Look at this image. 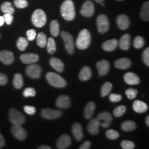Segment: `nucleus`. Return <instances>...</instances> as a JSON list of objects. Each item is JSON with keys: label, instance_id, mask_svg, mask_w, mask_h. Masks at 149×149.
<instances>
[{"label": "nucleus", "instance_id": "1", "mask_svg": "<svg viewBox=\"0 0 149 149\" xmlns=\"http://www.w3.org/2000/svg\"><path fill=\"white\" fill-rule=\"evenodd\" d=\"M60 11L65 20L71 21L74 19L76 15L74 5L71 0H65L61 5Z\"/></svg>", "mask_w": 149, "mask_h": 149}, {"label": "nucleus", "instance_id": "2", "mask_svg": "<svg viewBox=\"0 0 149 149\" xmlns=\"http://www.w3.org/2000/svg\"><path fill=\"white\" fill-rule=\"evenodd\" d=\"M91 42V36L87 29H83L80 32L76 40V46L80 50H85L89 47Z\"/></svg>", "mask_w": 149, "mask_h": 149}, {"label": "nucleus", "instance_id": "3", "mask_svg": "<svg viewBox=\"0 0 149 149\" xmlns=\"http://www.w3.org/2000/svg\"><path fill=\"white\" fill-rule=\"evenodd\" d=\"M46 78L50 85L56 88H64L67 85L64 78L55 72H49L46 74Z\"/></svg>", "mask_w": 149, "mask_h": 149}, {"label": "nucleus", "instance_id": "4", "mask_svg": "<svg viewBox=\"0 0 149 149\" xmlns=\"http://www.w3.org/2000/svg\"><path fill=\"white\" fill-rule=\"evenodd\" d=\"M32 21L34 26L37 28L44 26L47 22V16L44 11L41 9L36 10L32 14Z\"/></svg>", "mask_w": 149, "mask_h": 149}, {"label": "nucleus", "instance_id": "5", "mask_svg": "<svg viewBox=\"0 0 149 149\" xmlns=\"http://www.w3.org/2000/svg\"><path fill=\"white\" fill-rule=\"evenodd\" d=\"M9 119L13 125H22L26 121L24 116L21 112L15 108H11L9 111Z\"/></svg>", "mask_w": 149, "mask_h": 149}, {"label": "nucleus", "instance_id": "6", "mask_svg": "<svg viewBox=\"0 0 149 149\" xmlns=\"http://www.w3.org/2000/svg\"><path fill=\"white\" fill-rule=\"evenodd\" d=\"M61 36L65 43V46L68 53L72 55L74 53V45L72 36L68 32L63 31L61 33Z\"/></svg>", "mask_w": 149, "mask_h": 149}, {"label": "nucleus", "instance_id": "7", "mask_svg": "<svg viewBox=\"0 0 149 149\" xmlns=\"http://www.w3.org/2000/svg\"><path fill=\"white\" fill-rule=\"evenodd\" d=\"M97 26L98 31L101 34L105 33L109 30V22L104 15H100L97 18Z\"/></svg>", "mask_w": 149, "mask_h": 149}, {"label": "nucleus", "instance_id": "8", "mask_svg": "<svg viewBox=\"0 0 149 149\" xmlns=\"http://www.w3.org/2000/svg\"><path fill=\"white\" fill-rule=\"evenodd\" d=\"M63 112L60 110L45 108L42 110L41 115L42 117L48 120H53L61 117Z\"/></svg>", "mask_w": 149, "mask_h": 149}, {"label": "nucleus", "instance_id": "9", "mask_svg": "<svg viewBox=\"0 0 149 149\" xmlns=\"http://www.w3.org/2000/svg\"><path fill=\"white\" fill-rule=\"evenodd\" d=\"M27 75L32 79H39L42 74L41 67L36 64L29 65L26 70Z\"/></svg>", "mask_w": 149, "mask_h": 149}, {"label": "nucleus", "instance_id": "10", "mask_svg": "<svg viewBox=\"0 0 149 149\" xmlns=\"http://www.w3.org/2000/svg\"><path fill=\"white\" fill-rule=\"evenodd\" d=\"M95 13V6L93 3L90 1L87 0L83 4L81 10V13L86 17H91Z\"/></svg>", "mask_w": 149, "mask_h": 149}, {"label": "nucleus", "instance_id": "11", "mask_svg": "<svg viewBox=\"0 0 149 149\" xmlns=\"http://www.w3.org/2000/svg\"><path fill=\"white\" fill-rule=\"evenodd\" d=\"M11 132L13 135L19 140L23 141L27 138V131L21 125H13L11 128Z\"/></svg>", "mask_w": 149, "mask_h": 149}, {"label": "nucleus", "instance_id": "12", "mask_svg": "<svg viewBox=\"0 0 149 149\" xmlns=\"http://www.w3.org/2000/svg\"><path fill=\"white\" fill-rule=\"evenodd\" d=\"M97 118L101 123V125L103 128H108L112 123V116L110 113L108 112H103L98 114Z\"/></svg>", "mask_w": 149, "mask_h": 149}, {"label": "nucleus", "instance_id": "13", "mask_svg": "<svg viewBox=\"0 0 149 149\" xmlns=\"http://www.w3.org/2000/svg\"><path fill=\"white\" fill-rule=\"evenodd\" d=\"M0 61L5 65H11L15 61V56L13 53L8 50L0 52Z\"/></svg>", "mask_w": 149, "mask_h": 149}, {"label": "nucleus", "instance_id": "14", "mask_svg": "<svg viewBox=\"0 0 149 149\" xmlns=\"http://www.w3.org/2000/svg\"><path fill=\"white\" fill-rule=\"evenodd\" d=\"M71 143V137L68 134H64L58 139L56 143V146L59 149H66L69 147Z\"/></svg>", "mask_w": 149, "mask_h": 149}, {"label": "nucleus", "instance_id": "15", "mask_svg": "<svg viewBox=\"0 0 149 149\" xmlns=\"http://www.w3.org/2000/svg\"><path fill=\"white\" fill-rule=\"evenodd\" d=\"M20 59L24 64H31L37 62L39 58L36 54L28 53L22 54L20 56Z\"/></svg>", "mask_w": 149, "mask_h": 149}, {"label": "nucleus", "instance_id": "16", "mask_svg": "<svg viewBox=\"0 0 149 149\" xmlns=\"http://www.w3.org/2000/svg\"><path fill=\"white\" fill-rule=\"evenodd\" d=\"M96 66L100 76H103L106 75L108 73L110 68V65L107 60H101L97 63Z\"/></svg>", "mask_w": 149, "mask_h": 149}, {"label": "nucleus", "instance_id": "17", "mask_svg": "<svg viewBox=\"0 0 149 149\" xmlns=\"http://www.w3.org/2000/svg\"><path fill=\"white\" fill-rule=\"evenodd\" d=\"M71 102L69 96L61 95L57 98L56 101V106L60 108H69L71 106Z\"/></svg>", "mask_w": 149, "mask_h": 149}, {"label": "nucleus", "instance_id": "18", "mask_svg": "<svg viewBox=\"0 0 149 149\" xmlns=\"http://www.w3.org/2000/svg\"><path fill=\"white\" fill-rule=\"evenodd\" d=\"M101 125L100 121L97 118L91 120L87 126V130L90 134L92 135H97L99 133L100 126Z\"/></svg>", "mask_w": 149, "mask_h": 149}, {"label": "nucleus", "instance_id": "19", "mask_svg": "<svg viewBox=\"0 0 149 149\" xmlns=\"http://www.w3.org/2000/svg\"><path fill=\"white\" fill-rule=\"evenodd\" d=\"M124 80L127 84L130 85H138L140 82V80L138 76L131 72H129L124 74Z\"/></svg>", "mask_w": 149, "mask_h": 149}, {"label": "nucleus", "instance_id": "20", "mask_svg": "<svg viewBox=\"0 0 149 149\" xmlns=\"http://www.w3.org/2000/svg\"><path fill=\"white\" fill-rule=\"evenodd\" d=\"M117 24L118 27L122 30L128 29L130 26V21L128 16L125 15H120L118 16Z\"/></svg>", "mask_w": 149, "mask_h": 149}, {"label": "nucleus", "instance_id": "21", "mask_svg": "<svg viewBox=\"0 0 149 149\" xmlns=\"http://www.w3.org/2000/svg\"><path fill=\"white\" fill-rule=\"evenodd\" d=\"M72 132L74 136V138L77 141H81L84 138V134L82 132V128L81 125L78 123H75L72 127Z\"/></svg>", "mask_w": 149, "mask_h": 149}, {"label": "nucleus", "instance_id": "22", "mask_svg": "<svg viewBox=\"0 0 149 149\" xmlns=\"http://www.w3.org/2000/svg\"><path fill=\"white\" fill-rule=\"evenodd\" d=\"M115 66L119 69H128L132 65L130 60L128 58H121L117 60L114 63Z\"/></svg>", "mask_w": 149, "mask_h": 149}, {"label": "nucleus", "instance_id": "23", "mask_svg": "<svg viewBox=\"0 0 149 149\" xmlns=\"http://www.w3.org/2000/svg\"><path fill=\"white\" fill-rule=\"evenodd\" d=\"M51 66L59 72H62L64 70V64L61 60L56 58H52L49 61Z\"/></svg>", "mask_w": 149, "mask_h": 149}, {"label": "nucleus", "instance_id": "24", "mask_svg": "<svg viewBox=\"0 0 149 149\" xmlns=\"http://www.w3.org/2000/svg\"><path fill=\"white\" fill-rule=\"evenodd\" d=\"M133 108L134 111L138 113H145L148 109V105L144 102L140 100H136L134 102Z\"/></svg>", "mask_w": 149, "mask_h": 149}, {"label": "nucleus", "instance_id": "25", "mask_svg": "<svg viewBox=\"0 0 149 149\" xmlns=\"http://www.w3.org/2000/svg\"><path fill=\"white\" fill-rule=\"evenodd\" d=\"M118 42L116 39L108 40L102 44V48L106 52H112L117 47Z\"/></svg>", "mask_w": 149, "mask_h": 149}, {"label": "nucleus", "instance_id": "26", "mask_svg": "<svg viewBox=\"0 0 149 149\" xmlns=\"http://www.w3.org/2000/svg\"><path fill=\"white\" fill-rule=\"evenodd\" d=\"M96 109V104L93 102H88L84 110V117L86 119H90L93 115Z\"/></svg>", "mask_w": 149, "mask_h": 149}, {"label": "nucleus", "instance_id": "27", "mask_svg": "<svg viewBox=\"0 0 149 149\" xmlns=\"http://www.w3.org/2000/svg\"><path fill=\"white\" fill-rule=\"evenodd\" d=\"M119 47L123 50H128L130 45V36L129 34L123 35L119 40Z\"/></svg>", "mask_w": 149, "mask_h": 149}, {"label": "nucleus", "instance_id": "28", "mask_svg": "<svg viewBox=\"0 0 149 149\" xmlns=\"http://www.w3.org/2000/svg\"><path fill=\"white\" fill-rule=\"evenodd\" d=\"M79 79L81 81H86L90 80L92 76V70L88 66H84L79 73Z\"/></svg>", "mask_w": 149, "mask_h": 149}, {"label": "nucleus", "instance_id": "29", "mask_svg": "<svg viewBox=\"0 0 149 149\" xmlns=\"http://www.w3.org/2000/svg\"><path fill=\"white\" fill-rule=\"evenodd\" d=\"M141 18L145 21H149V2H145L142 6L140 12Z\"/></svg>", "mask_w": 149, "mask_h": 149}, {"label": "nucleus", "instance_id": "30", "mask_svg": "<svg viewBox=\"0 0 149 149\" xmlns=\"http://www.w3.org/2000/svg\"><path fill=\"white\" fill-rule=\"evenodd\" d=\"M121 128L125 132H130L134 130L136 128V125L132 120H126L122 124Z\"/></svg>", "mask_w": 149, "mask_h": 149}, {"label": "nucleus", "instance_id": "31", "mask_svg": "<svg viewBox=\"0 0 149 149\" xmlns=\"http://www.w3.org/2000/svg\"><path fill=\"white\" fill-rule=\"evenodd\" d=\"M13 84L16 89H20L23 86L24 82L21 74L17 73L15 74Z\"/></svg>", "mask_w": 149, "mask_h": 149}, {"label": "nucleus", "instance_id": "32", "mask_svg": "<svg viewBox=\"0 0 149 149\" xmlns=\"http://www.w3.org/2000/svg\"><path fill=\"white\" fill-rule=\"evenodd\" d=\"M50 33L53 36L55 37L58 36L60 32V26L59 22L57 20H53L51 22L50 25Z\"/></svg>", "mask_w": 149, "mask_h": 149}, {"label": "nucleus", "instance_id": "33", "mask_svg": "<svg viewBox=\"0 0 149 149\" xmlns=\"http://www.w3.org/2000/svg\"><path fill=\"white\" fill-rule=\"evenodd\" d=\"M47 36L42 32H40L38 34L37 37V44L40 48H44L47 45Z\"/></svg>", "mask_w": 149, "mask_h": 149}, {"label": "nucleus", "instance_id": "34", "mask_svg": "<svg viewBox=\"0 0 149 149\" xmlns=\"http://www.w3.org/2000/svg\"><path fill=\"white\" fill-rule=\"evenodd\" d=\"M47 51L50 54L53 55L56 52V43L53 38L50 37L48 39L47 42Z\"/></svg>", "mask_w": 149, "mask_h": 149}, {"label": "nucleus", "instance_id": "35", "mask_svg": "<svg viewBox=\"0 0 149 149\" xmlns=\"http://www.w3.org/2000/svg\"><path fill=\"white\" fill-rule=\"evenodd\" d=\"M1 11L4 13H11L13 14L15 13V10L13 7V6L12 5L11 2H5L4 3H2V5H1Z\"/></svg>", "mask_w": 149, "mask_h": 149}, {"label": "nucleus", "instance_id": "36", "mask_svg": "<svg viewBox=\"0 0 149 149\" xmlns=\"http://www.w3.org/2000/svg\"><path fill=\"white\" fill-rule=\"evenodd\" d=\"M28 45V41L25 38L19 37L17 42V47L21 51L26 50Z\"/></svg>", "mask_w": 149, "mask_h": 149}, {"label": "nucleus", "instance_id": "37", "mask_svg": "<svg viewBox=\"0 0 149 149\" xmlns=\"http://www.w3.org/2000/svg\"><path fill=\"white\" fill-rule=\"evenodd\" d=\"M112 84L109 82H107L102 86L101 88V97L107 96L112 90Z\"/></svg>", "mask_w": 149, "mask_h": 149}, {"label": "nucleus", "instance_id": "38", "mask_svg": "<svg viewBox=\"0 0 149 149\" xmlns=\"http://www.w3.org/2000/svg\"><path fill=\"white\" fill-rule=\"evenodd\" d=\"M145 44L144 39L140 36H137L134 40V47L136 49H141L144 47Z\"/></svg>", "mask_w": 149, "mask_h": 149}, {"label": "nucleus", "instance_id": "39", "mask_svg": "<svg viewBox=\"0 0 149 149\" xmlns=\"http://www.w3.org/2000/svg\"><path fill=\"white\" fill-rule=\"evenodd\" d=\"M126 111V107L124 106H119L116 107L114 111L113 114L116 117H120L122 116Z\"/></svg>", "mask_w": 149, "mask_h": 149}, {"label": "nucleus", "instance_id": "40", "mask_svg": "<svg viewBox=\"0 0 149 149\" xmlns=\"http://www.w3.org/2000/svg\"><path fill=\"white\" fill-rule=\"evenodd\" d=\"M107 138L111 140H116L119 138V134L116 130L109 129L108 130L106 133Z\"/></svg>", "mask_w": 149, "mask_h": 149}, {"label": "nucleus", "instance_id": "41", "mask_svg": "<svg viewBox=\"0 0 149 149\" xmlns=\"http://www.w3.org/2000/svg\"><path fill=\"white\" fill-rule=\"evenodd\" d=\"M125 94L129 99L134 100L136 98L138 94V91L134 88H128L125 91Z\"/></svg>", "mask_w": 149, "mask_h": 149}, {"label": "nucleus", "instance_id": "42", "mask_svg": "<svg viewBox=\"0 0 149 149\" xmlns=\"http://www.w3.org/2000/svg\"><path fill=\"white\" fill-rule=\"evenodd\" d=\"M14 5L18 8H24L28 6L27 0H14Z\"/></svg>", "mask_w": 149, "mask_h": 149}, {"label": "nucleus", "instance_id": "43", "mask_svg": "<svg viewBox=\"0 0 149 149\" xmlns=\"http://www.w3.org/2000/svg\"><path fill=\"white\" fill-rule=\"evenodd\" d=\"M123 149H133L135 148V144L133 141L129 140H123L121 143Z\"/></svg>", "mask_w": 149, "mask_h": 149}, {"label": "nucleus", "instance_id": "44", "mask_svg": "<svg viewBox=\"0 0 149 149\" xmlns=\"http://www.w3.org/2000/svg\"><path fill=\"white\" fill-rule=\"evenodd\" d=\"M23 95L25 97H34L36 95V92L34 88L32 87H28L24 89L23 92Z\"/></svg>", "mask_w": 149, "mask_h": 149}, {"label": "nucleus", "instance_id": "45", "mask_svg": "<svg viewBox=\"0 0 149 149\" xmlns=\"http://www.w3.org/2000/svg\"><path fill=\"white\" fill-rule=\"evenodd\" d=\"M109 99L110 101L112 102L113 103H117L122 100V97L120 95H119V94L112 93L109 97Z\"/></svg>", "mask_w": 149, "mask_h": 149}, {"label": "nucleus", "instance_id": "46", "mask_svg": "<svg viewBox=\"0 0 149 149\" xmlns=\"http://www.w3.org/2000/svg\"><path fill=\"white\" fill-rule=\"evenodd\" d=\"M26 34H27V39L29 41L34 40L36 37V35H37L36 31L34 29H29L27 31Z\"/></svg>", "mask_w": 149, "mask_h": 149}, {"label": "nucleus", "instance_id": "47", "mask_svg": "<svg viewBox=\"0 0 149 149\" xmlns=\"http://www.w3.org/2000/svg\"><path fill=\"white\" fill-rule=\"evenodd\" d=\"M143 59L145 64L149 66V48H146L143 53Z\"/></svg>", "mask_w": 149, "mask_h": 149}, {"label": "nucleus", "instance_id": "48", "mask_svg": "<svg viewBox=\"0 0 149 149\" xmlns=\"http://www.w3.org/2000/svg\"><path fill=\"white\" fill-rule=\"evenodd\" d=\"M3 17L5 19V22L7 25H10L12 24V22L13 21V16L11 13H4Z\"/></svg>", "mask_w": 149, "mask_h": 149}, {"label": "nucleus", "instance_id": "49", "mask_svg": "<svg viewBox=\"0 0 149 149\" xmlns=\"http://www.w3.org/2000/svg\"><path fill=\"white\" fill-rule=\"evenodd\" d=\"M24 111L29 115H34L36 112V109L34 107L26 106L24 107Z\"/></svg>", "mask_w": 149, "mask_h": 149}, {"label": "nucleus", "instance_id": "50", "mask_svg": "<svg viewBox=\"0 0 149 149\" xmlns=\"http://www.w3.org/2000/svg\"><path fill=\"white\" fill-rule=\"evenodd\" d=\"M8 77L5 74L0 72V85H5L8 82Z\"/></svg>", "mask_w": 149, "mask_h": 149}, {"label": "nucleus", "instance_id": "51", "mask_svg": "<svg viewBox=\"0 0 149 149\" xmlns=\"http://www.w3.org/2000/svg\"><path fill=\"white\" fill-rule=\"evenodd\" d=\"M91 144L90 141H86L83 144H82L80 147L79 149H89L91 148Z\"/></svg>", "mask_w": 149, "mask_h": 149}, {"label": "nucleus", "instance_id": "52", "mask_svg": "<svg viewBox=\"0 0 149 149\" xmlns=\"http://www.w3.org/2000/svg\"><path fill=\"white\" fill-rule=\"evenodd\" d=\"M5 145V140L0 132V148H2Z\"/></svg>", "mask_w": 149, "mask_h": 149}, {"label": "nucleus", "instance_id": "53", "mask_svg": "<svg viewBox=\"0 0 149 149\" xmlns=\"http://www.w3.org/2000/svg\"><path fill=\"white\" fill-rule=\"evenodd\" d=\"M5 23V19L3 16H0V27L2 26Z\"/></svg>", "mask_w": 149, "mask_h": 149}, {"label": "nucleus", "instance_id": "54", "mask_svg": "<svg viewBox=\"0 0 149 149\" xmlns=\"http://www.w3.org/2000/svg\"><path fill=\"white\" fill-rule=\"evenodd\" d=\"M38 149H51L52 148L50 146H48L47 145H42L40 146L38 148Z\"/></svg>", "mask_w": 149, "mask_h": 149}, {"label": "nucleus", "instance_id": "55", "mask_svg": "<svg viewBox=\"0 0 149 149\" xmlns=\"http://www.w3.org/2000/svg\"><path fill=\"white\" fill-rule=\"evenodd\" d=\"M146 125L149 127V117L148 116L146 118Z\"/></svg>", "mask_w": 149, "mask_h": 149}, {"label": "nucleus", "instance_id": "56", "mask_svg": "<svg viewBox=\"0 0 149 149\" xmlns=\"http://www.w3.org/2000/svg\"><path fill=\"white\" fill-rule=\"evenodd\" d=\"M95 1H96L97 3H102V2H103L104 0H95Z\"/></svg>", "mask_w": 149, "mask_h": 149}, {"label": "nucleus", "instance_id": "57", "mask_svg": "<svg viewBox=\"0 0 149 149\" xmlns=\"http://www.w3.org/2000/svg\"><path fill=\"white\" fill-rule=\"evenodd\" d=\"M117 1H123V0H117Z\"/></svg>", "mask_w": 149, "mask_h": 149}, {"label": "nucleus", "instance_id": "58", "mask_svg": "<svg viewBox=\"0 0 149 149\" xmlns=\"http://www.w3.org/2000/svg\"><path fill=\"white\" fill-rule=\"evenodd\" d=\"M0 39H1V35H0Z\"/></svg>", "mask_w": 149, "mask_h": 149}]
</instances>
